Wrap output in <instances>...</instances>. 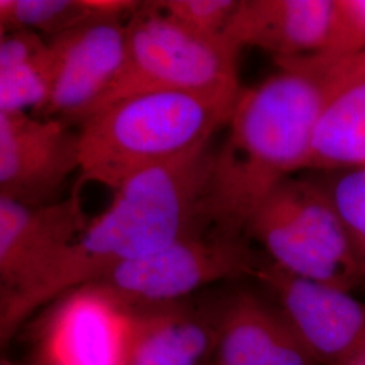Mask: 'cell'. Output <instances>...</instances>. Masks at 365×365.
<instances>
[{
  "label": "cell",
  "instance_id": "cell-21",
  "mask_svg": "<svg viewBox=\"0 0 365 365\" xmlns=\"http://www.w3.org/2000/svg\"><path fill=\"white\" fill-rule=\"evenodd\" d=\"M33 365H68L64 363V361H61V360H58L57 357H54L52 356L51 353L45 352V351H42V349H39L38 354H37V359H36V361H34V364Z\"/></svg>",
  "mask_w": 365,
  "mask_h": 365
},
{
  "label": "cell",
  "instance_id": "cell-15",
  "mask_svg": "<svg viewBox=\"0 0 365 365\" xmlns=\"http://www.w3.org/2000/svg\"><path fill=\"white\" fill-rule=\"evenodd\" d=\"M364 167L365 75L327 103L315 126L304 170Z\"/></svg>",
  "mask_w": 365,
  "mask_h": 365
},
{
  "label": "cell",
  "instance_id": "cell-4",
  "mask_svg": "<svg viewBox=\"0 0 365 365\" xmlns=\"http://www.w3.org/2000/svg\"><path fill=\"white\" fill-rule=\"evenodd\" d=\"M126 26L122 71L91 114L146 92L238 96L242 91L238 80L241 51L223 36L211 37L190 30L161 13L153 3H143Z\"/></svg>",
  "mask_w": 365,
  "mask_h": 365
},
{
  "label": "cell",
  "instance_id": "cell-8",
  "mask_svg": "<svg viewBox=\"0 0 365 365\" xmlns=\"http://www.w3.org/2000/svg\"><path fill=\"white\" fill-rule=\"evenodd\" d=\"M255 276L272 289L317 364L345 365L364 354V302L349 291L300 279L274 264L260 265Z\"/></svg>",
  "mask_w": 365,
  "mask_h": 365
},
{
  "label": "cell",
  "instance_id": "cell-23",
  "mask_svg": "<svg viewBox=\"0 0 365 365\" xmlns=\"http://www.w3.org/2000/svg\"><path fill=\"white\" fill-rule=\"evenodd\" d=\"M0 365H18L15 364V363H13V361H10L9 359H3L1 360V363H0Z\"/></svg>",
  "mask_w": 365,
  "mask_h": 365
},
{
  "label": "cell",
  "instance_id": "cell-9",
  "mask_svg": "<svg viewBox=\"0 0 365 365\" xmlns=\"http://www.w3.org/2000/svg\"><path fill=\"white\" fill-rule=\"evenodd\" d=\"M78 170V133L64 120L0 113V197L33 206L56 202Z\"/></svg>",
  "mask_w": 365,
  "mask_h": 365
},
{
  "label": "cell",
  "instance_id": "cell-6",
  "mask_svg": "<svg viewBox=\"0 0 365 365\" xmlns=\"http://www.w3.org/2000/svg\"><path fill=\"white\" fill-rule=\"evenodd\" d=\"M260 265L240 237L200 230L130 261L96 282L129 306L170 303L211 283L256 274Z\"/></svg>",
  "mask_w": 365,
  "mask_h": 365
},
{
  "label": "cell",
  "instance_id": "cell-10",
  "mask_svg": "<svg viewBox=\"0 0 365 365\" xmlns=\"http://www.w3.org/2000/svg\"><path fill=\"white\" fill-rule=\"evenodd\" d=\"M81 187L76 182L66 199L36 206L0 197L1 297L34 286L86 229Z\"/></svg>",
  "mask_w": 365,
  "mask_h": 365
},
{
  "label": "cell",
  "instance_id": "cell-17",
  "mask_svg": "<svg viewBox=\"0 0 365 365\" xmlns=\"http://www.w3.org/2000/svg\"><path fill=\"white\" fill-rule=\"evenodd\" d=\"M52 54L49 48L24 61L0 68V113H43L51 101Z\"/></svg>",
  "mask_w": 365,
  "mask_h": 365
},
{
  "label": "cell",
  "instance_id": "cell-20",
  "mask_svg": "<svg viewBox=\"0 0 365 365\" xmlns=\"http://www.w3.org/2000/svg\"><path fill=\"white\" fill-rule=\"evenodd\" d=\"M365 52V0H333L324 54L354 56Z\"/></svg>",
  "mask_w": 365,
  "mask_h": 365
},
{
  "label": "cell",
  "instance_id": "cell-7",
  "mask_svg": "<svg viewBox=\"0 0 365 365\" xmlns=\"http://www.w3.org/2000/svg\"><path fill=\"white\" fill-rule=\"evenodd\" d=\"M128 21L96 16L48 39L52 54L46 118L81 123L115 81L126 57Z\"/></svg>",
  "mask_w": 365,
  "mask_h": 365
},
{
  "label": "cell",
  "instance_id": "cell-1",
  "mask_svg": "<svg viewBox=\"0 0 365 365\" xmlns=\"http://www.w3.org/2000/svg\"><path fill=\"white\" fill-rule=\"evenodd\" d=\"M279 71L240 93L221 148L212 152L203 218L240 237L282 182L304 170L327 103L365 75V52L276 60Z\"/></svg>",
  "mask_w": 365,
  "mask_h": 365
},
{
  "label": "cell",
  "instance_id": "cell-3",
  "mask_svg": "<svg viewBox=\"0 0 365 365\" xmlns=\"http://www.w3.org/2000/svg\"><path fill=\"white\" fill-rule=\"evenodd\" d=\"M238 96L146 92L106 106L78 125V182L117 191L131 178L210 143L227 125Z\"/></svg>",
  "mask_w": 365,
  "mask_h": 365
},
{
  "label": "cell",
  "instance_id": "cell-2",
  "mask_svg": "<svg viewBox=\"0 0 365 365\" xmlns=\"http://www.w3.org/2000/svg\"><path fill=\"white\" fill-rule=\"evenodd\" d=\"M210 143L131 178L34 286L1 297V342L41 306L199 230L206 223L203 202L214 152Z\"/></svg>",
  "mask_w": 365,
  "mask_h": 365
},
{
  "label": "cell",
  "instance_id": "cell-16",
  "mask_svg": "<svg viewBox=\"0 0 365 365\" xmlns=\"http://www.w3.org/2000/svg\"><path fill=\"white\" fill-rule=\"evenodd\" d=\"M96 16L107 15L93 0H0L1 34L30 30L51 39Z\"/></svg>",
  "mask_w": 365,
  "mask_h": 365
},
{
  "label": "cell",
  "instance_id": "cell-13",
  "mask_svg": "<svg viewBox=\"0 0 365 365\" xmlns=\"http://www.w3.org/2000/svg\"><path fill=\"white\" fill-rule=\"evenodd\" d=\"M215 365H318L282 310L238 292L215 312Z\"/></svg>",
  "mask_w": 365,
  "mask_h": 365
},
{
  "label": "cell",
  "instance_id": "cell-18",
  "mask_svg": "<svg viewBox=\"0 0 365 365\" xmlns=\"http://www.w3.org/2000/svg\"><path fill=\"white\" fill-rule=\"evenodd\" d=\"M161 13L196 33L222 36L238 7V0H161L152 1Z\"/></svg>",
  "mask_w": 365,
  "mask_h": 365
},
{
  "label": "cell",
  "instance_id": "cell-22",
  "mask_svg": "<svg viewBox=\"0 0 365 365\" xmlns=\"http://www.w3.org/2000/svg\"><path fill=\"white\" fill-rule=\"evenodd\" d=\"M345 365H365V353L361 354V356H359V357H356L354 360L346 363Z\"/></svg>",
  "mask_w": 365,
  "mask_h": 365
},
{
  "label": "cell",
  "instance_id": "cell-14",
  "mask_svg": "<svg viewBox=\"0 0 365 365\" xmlns=\"http://www.w3.org/2000/svg\"><path fill=\"white\" fill-rule=\"evenodd\" d=\"M215 342V313L180 302L131 306L123 365H199L214 353Z\"/></svg>",
  "mask_w": 365,
  "mask_h": 365
},
{
  "label": "cell",
  "instance_id": "cell-11",
  "mask_svg": "<svg viewBox=\"0 0 365 365\" xmlns=\"http://www.w3.org/2000/svg\"><path fill=\"white\" fill-rule=\"evenodd\" d=\"M131 306L92 283L56 300L39 349L68 365H123Z\"/></svg>",
  "mask_w": 365,
  "mask_h": 365
},
{
  "label": "cell",
  "instance_id": "cell-5",
  "mask_svg": "<svg viewBox=\"0 0 365 365\" xmlns=\"http://www.w3.org/2000/svg\"><path fill=\"white\" fill-rule=\"evenodd\" d=\"M247 232L272 264L315 283L352 291L365 279L330 192L319 182L288 178L252 215Z\"/></svg>",
  "mask_w": 365,
  "mask_h": 365
},
{
  "label": "cell",
  "instance_id": "cell-19",
  "mask_svg": "<svg viewBox=\"0 0 365 365\" xmlns=\"http://www.w3.org/2000/svg\"><path fill=\"white\" fill-rule=\"evenodd\" d=\"M353 248L365 267V167L348 170L327 185Z\"/></svg>",
  "mask_w": 365,
  "mask_h": 365
},
{
  "label": "cell",
  "instance_id": "cell-12",
  "mask_svg": "<svg viewBox=\"0 0 365 365\" xmlns=\"http://www.w3.org/2000/svg\"><path fill=\"white\" fill-rule=\"evenodd\" d=\"M331 13L333 0H240L222 36L274 60L312 56L325 49Z\"/></svg>",
  "mask_w": 365,
  "mask_h": 365
}]
</instances>
